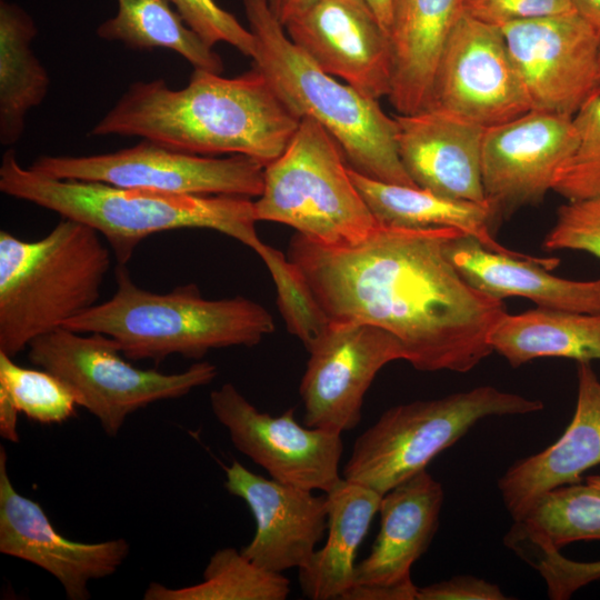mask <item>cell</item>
<instances>
[{
	"label": "cell",
	"instance_id": "12",
	"mask_svg": "<svg viewBox=\"0 0 600 600\" xmlns=\"http://www.w3.org/2000/svg\"><path fill=\"white\" fill-rule=\"evenodd\" d=\"M500 28L531 110L574 117L600 92V32L577 12Z\"/></svg>",
	"mask_w": 600,
	"mask_h": 600
},
{
	"label": "cell",
	"instance_id": "31",
	"mask_svg": "<svg viewBox=\"0 0 600 600\" xmlns=\"http://www.w3.org/2000/svg\"><path fill=\"white\" fill-rule=\"evenodd\" d=\"M0 400L40 423H61L76 413L70 388L44 369H29L0 352Z\"/></svg>",
	"mask_w": 600,
	"mask_h": 600
},
{
	"label": "cell",
	"instance_id": "39",
	"mask_svg": "<svg viewBox=\"0 0 600 600\" xmlns=\"http://www.w3.org/2000/svg\"><path fill=\"white\" fill-rule=\"evenodd\" d=\"M418 587L414 583L403 586L353 584L341 600H417Z\"/></svg>",
	"mask_w": 600,
	"mask_h": 600
},
{
	"label": "cell",
	"instance_id": "3",
	"mask_svg": "<svg viewBox=\"0 0 600 600\" xmlns=\"http://www.w3.org/2000/svg\"><path fill=\"white\" fill-rule=\"evenodd\" d=\"M0 190L94 229L108 242L117 264L127 266L141 241L163 231L214 230L254 252L263 243L256 230L258 220L251 198L171 194L54 179L22 167L14 149L2 156Z\"/></svg>",
	"mask_w": 600,
	"mask_h": 600
},
{
	"label": "cell",
	"instance_id": "2",
	"mask_svg": "<svg viewBox=\"0 0 600 600\" xmlns=\"http://www.w3.org/2000/svg\"><path fill=\"white\" fill-rule=\"evenodd\" d=\"M301 120L254 66L232 78L193 68L182 89L163 79L133 82L90 134L139 137L201 156L242 154L266 167Z\"/></svg>",
	"mask_w": 600,
	"mask_h": 600
},
{
	"label": "cell",
	"instance_id": "33",
	"mask_svg": "<svg viewBox=\"0 0 600 600\" xmlns=\"http://www.w3.org/2000/svg\"><path fill=\"white\" fill-rule=\"evenodd\" d=\"M578 144L559 170L552 190L568 201L600 196V92L573 117Z\"/></svg>",
	"mask_w": 600,
	"mask_h": 600
},
{
	"label": "cell",
	"instance_id": "32",
	"mask_svg": "<svg viewBox=\"0 0 600 600\" xmlns=\"http://www.w3.org/2000/svg\"><path fill=\"white\" fill-rule=\"evenodd\" d=\"M257 254L267 266L277 289V304L288 331L310 347L327 329L329 320L304 277L288 256L264 243Z\"/></svg>",
	"mask_w": 600,
	"mask_h": 600
},
{
	"label": "cell",
	"instance_id": "8",
	"mask_svg": "<svg viewBox=\"0 0 600 600\" xmlns=\"http://www.w3.org/2000/svg\"><path fill=\"white\" fill-rule=\"evenodd\" d=\"M542 409L538 399L491 386L394 406L356 439L342 478L384 494L426 470L480 420Z\"/></svg>",
	"mask_w": 600,
	"mask_h": 600
},
{
	"label": "cell",
	"instance_id": "34",
	"mask_svg": "<svg viewBox=\"0 0 600 600\" xmlns=\"http://www.w3.org/2000/svg\"><path fill=\"white\" fill-rule=\"evenodd\" d=\"M507 546L539 571L546 581L550 599H569L580 588L600 579V560H571L563 557L559 549L520 534L510 537Z\"/></svg>",
	"mask_w": 600,
	"mask_h": 600
},
{
	"label": "cell",
	"instance_id": "17",
	"mask_svg": "<svg viewBox=\"0 0 600 600\" xmlns=\"http://www.w3.org/2000/svg\"><path fill=\"white\" fill-rule=\"evenodd\" d=\"M0 552L28 561L62 586L70 600H87L92 580L113 574L130 552L124 539L84 543L61 536L42 507L20 494L7 469V452L0 447Z\"/></svg>",
	"mask_w": 600,
	"mask_h": 600
},
{
	"label": "cell",
	"instance_id": "15",
	"mask_svg": "<svg viewBox=\"0 0 600 600\" xmlns=\"http://www.w3.org/2000/svg\"><path fill=\"white\" fill-rule=\"evenodd\" d=\"M577 144L573 117L560 113L530 110L484 129L482 183L497 226L543 200Z\"/></svg>",
	"mask_w": 600,
	"mask_h": 600
},
{
	"label": "cell",
	"instance_id": "19",
	"mask_svg": "<svg viewBox=\"0 0 600 600\" xmlns=\"http://www.w3.org/2000/svg\"><path fill=\"white\" fill-rule=\"evenodd\" d=\"M401 162L413 183L447 198L487 203L483 127L442 109L394 116Z\"/></svg>",
	"mask_w": 600,
	"mask_h": 600
},
{
	"label": "cell",
	"instance_id": "26",
	"mask_svg": "<svg viewBox=\"0 0 600 600\" xmlns=\"http://www.w3.org/2000/svg\"><path fill=\"white\" fill-rule=\"evenodd\" d=\"M490 344L513 368L546 357L600 360V314L544 307L507 313L491 333Z\"/></svg>",
	"mask_w": 600,
	"mask_h": 600
},
{
	"label": "cell",
	"instance_id": "13",
	"mask_svg": "<svg viewBox=\"0 0 600 600\" xmlns=\"http://www.w3.org/2000/svg\"><path fill=\"white\" fill-rule=\"evenodd\" d=\"M307 351L299 387L303 424L340 433L360 423L364 396L378 372L404 360L401 342L368 323L329 322Z\"/></svg>",
	"mask_w": 600,
	"mask_h": 600
},
{
	"label": "cell",
	"instance_id": "28",
	"mask_svg": "<svg viewBox=\"0 0 600 600\" xmlns=\"http://www.w3.org/2000/svg\"><path fill=\"white\" fill-rule=\"evenodd\" d=\"M116 14L101 22L97 34L133 50L169 49L193 68L221 74L220 56L173 9L170 0H117Z\"/></svg>",
	"mask_w": 600,
	"mask_h": 600
},
{
	"label": "cell",
	"instance_id": "4",
	"mask_svg": "<svg viewBox=\"0 0 600 600\" xmlns=\"http://www.w3.org/2000/svg\"><path fill=\"white\" fill-rule=\"evenodd\" d=\"M116 283L111 298L62 327L112 338L128 360H199L213 349L254 347L276 328L270 312L246 297L207 299L194 283L153 292L136 284L126 264H117Z\"/></svg>",
	"mask_w": 600,
	"mask_h": 600
},
{
	"label": "cell",
	"instance_id": "37",
	"mask_svg": "<svg viewBox=\"0 0 600 600\" xmlns=\"http://www.w3.org/2000/svg\"><path fill=\"white\" fill-rule=\"evenodd\" d=\"M464 12L482 22L501 27L576 10L573 0H464Z\"/></svg>",
	"mask_w": 600,
	"mask_h": 600
},
{
	"label": "cell",
	"instance_id": "38",
	"mask_svg": "<svg viewBox=\"0 0 600 600\" xmlns=\"http://www.w3.org/2000/svg\"><path fill=\"white\" fill-rule=\"evenodd\" d=\"M499 586L472 576H457L418 587L417 600H507Z\"/></svg>",
	"mask_w": 600,
	"mask_h": 600
},
{
	"label": "cell",
	"instance_id": "10",
	"mask_svg": "<svg viewBox=\"0 0 600 600\" xmlns=\"http://www.w3.org/2000/svg\"><path fill=\"white\" fill-rule=\"evenodd\" d=\"M29 168L54 179L96 181L171 194L247 198L261 194L264 172V166L247 156H201L150 140L110 153L40 156Z\"/></svg>",
	"mask_w": 600,
	"mask_h": 600
},
{
	"label": "cell",
	"instance_id": "41",
	"mask_svg": "<svg viewBox=\"0 0 600 600\" xmlns=\"http://www.w3.org/2000/svg\"><path fill=\"white\" fill-rule=\"evenodd\" d=\"M576 12L600 32V0H573Z\"/></svg>",
	"mask_w": 600,
	"mask_h": 600
},
{
	"label": "cell",
	"instance_id": "43",
	"mask_svg": "<svg viewBox=\"0 0 600 600\" xmlns=\"http://www.w3.org/2000/svg\"><path fill=\"white\" fill-rule=\"evenodd\" d=\"M587 481L600 486V476H590L587 478Z\"/></svg>",
	"mask_w": 600,
	"mask_h": 600
},
{
	"label": "cell",
	"instance_id": "6",
	"mask_svg": "<svg viewBox=\"0 0 600 600\" xmlns=\"http://www.w3.org/2000/svg\"><path fill=\"white\" fill-rule=\"evenodd\" d=\"M110 266L101 236L70 219L34 241L1 230L0 352L14 358L98 304Z\"/></svg>",
	"mask_w": 600,
	"mask_h": 600
},
{
	"label": "cell",
	"instance_id": "24",
	"mask_svg": "<svg viewBox=\"0 0 600 600\" xmlns=\"http://www.w3.org/2000/svg\"><path fill=\"white\" fill-rule=\"evenodd\" d=\"M350 177L379 223L403 228L446 227L462 231L487 249L539 262L552 270L558 258L521 253L500 244L492 211L486 203L447 198L419 187L386 183L349 168Z\"/></svg>",
	"mask_w": 600,
	"mask_h": 600
},
{
	"label": "cell",
	"instance_id": "23",
	"mask_svg": "<svg viewBox=\"0 0 600 600\" xmlns=\"http://www.w3.org/2000/svg\"><path fill=\"white\" fill-rule=\"evenodd\" d=\"M463 13L464 0H393V77L388 98L398 113L431 108L441 53Z\"/></svg>",
	"mask_w": 600,
	"mask_h": 600
},
{
	"label": "cell",
	"instance_id": "9",
	"mask_svg": "<svg viewBox=\"0 0 600 600\" xmlns=\"http://www.w3.org/2000/svg\"><path fill=\"white\" fill-rule=\"evenodd\" d=\"M28 359L64 382L78 406L94 416L109 437H117L137 410L183 397L218 376L217 367L208 361L176 373L140 369L126 360L112 338L64 327L32 340Z\"/></svg>",
	"mask_w": 600,
	"mask_h": 600
},
{
	"label": "cell",
	"instance_id": "27",
	"mask_svg": "<svg viewBox=\"0 0 600 600\" xmlns=\"http://www.w3.org/2000/svg\"><path fill=\"white\" fill-rule=\"evenodd\" d=\"M37 33L23 8L0 1V142L6 147L21 139L28 112L43 101L50 86L31 47Z\"/></svg>",
	"mask_w": 600,
	"mask_h": 600
},
{
	"label": "cell",
	"instance_id": "40",
	"mask_svg": "<svg viewBox=\"0 0 600 600\" xmlns=\"http://www.w3.org/2000/svg\"><path fill=\"white\" fill-rule=\"evenodd\" d=\"M268 6L281 24L303 12L319 0H267Z\"/></svg>",
	"mask_w": 600,
	"mask_h": 600
},
{
	"label": "cell",
	"instance_id": "29",
	"mask_svg": "<svg viewBox=\"0 0 600 600\" xmlns=\"http://www.w3.org/2000/svg\"><path fill=\"white\" fill-rule=\"evenodd\" d=\"M290 581L280 572L263 569L241 550L223 548L209 559L201 582L170 588L158 582L148 586L144 600H284Z\"/></svg>",
	"mask_w": 600,
	"mask_h": 600
},
{
	"label": "cell",
	"instance_id": "5",
	"mask_svg": "<svg viewBox=\"0 0 600 600\" xmlns=\"http://www.w3.org/2000/svg\"><path fill=\"white\" fill-rule=\"evenodd\" d=\"M258 48L252 59L300 119L319 122L340 144L353 170L386 183L417 187L398 151V126L379 100L324 72L288 37L267 0H243Z\"/></svg>",
	"mask_w": 600,
	"mask_h": 600
},
{
	"label": "cell",
	"instance_id": "21",
	"mask_svg": "<svg viewBox=\"0 0 600 600\" xmlns=\"http://www.w3.org/2000/svg\"><path fill=\"white\" fill-rule=\"evenodd\" d=\"M443 499L441 483L427 470L382 494L380 529L369 554L356 564L353 584L413 583L411 568L437 532Z\"/></svg>",
	"mask_w": 600,
	"mask_h": 600
},
{
	"label": "cell",
	"instance_id": "14",
	"mask_svg": "<svg viewBox=\"0 0 600 600\" xmlns=\"http://www.w3.org/2000/svg\"><path fill=\"white\" fill-rule=\"evenodd\" d=\"M431 108L483 128L531 110L500 27L466 12L459 18L439 60Z\"/></svg>",
	"mask_w": 600,
	"mask_h": 600
},
{
	"label": "cell",
	"instance_id": "18",
	"mask_svg": "<svg viewBox=\"0 0 600 600\" xmlns=\"http://www.w3.org/2000/svg\"><path fill=\"white\" fill-rule=\"evenodd\" d=\"M226 490L250 509L256 531L241 552L259 567L282 573L306 566L328 526L327 494L267 479L239 461L224 468Z\"/></svg>",
	"mask_w": 600,
	"mask_h": 600
},
{
	"label": "cell",
	"instance_id": "1",
	"mask_svg": "<svg viewBox=\"0 0 600 600\" xmlns=\"http://www.w3.org/2000/svg\"><path fill=\"white\" fill-rule=\"evenodd\" d=\"M462 233L379 223L356 244L327 246L296 232L287 256L330 322L387 330L419 371L464 373L493 352L490 336L508 312L448 258Z\"/></svg>",
	"mask_w": 600,
	"mask_h": 600
},
{
	"label": "cell",
	"instance_id": "44",
	"mask_svg": "<svg viewBox=\"0 0 600 600\" xmlns=\"http://www.w3.org/2000/svg\"><path fill=\"white\" fill-rule=\"evenodd\" d=\"M598 86L600 88V52H599V66H598Z\"/></svg>",
	"mask_w": 600,
	"mask_h": 600
},
{
	"label": "cell",
	"instance_id": "35",
	"mask_svg": "<svg viewBox=\"0 0 600 600\" xmlns=\"http://www.w3.org/2000/svg\"><path fill=\"white\" fill-rule=\"evenodd\" d=\"M184 22L210 47L226 42L242 54L253 59L258 42L250 29H246L216 0H170Z\"/></svg>",
	"mask_w": 600,
	"mask_h": 600
},
{
	"label": "cell",
	"instance_id": "11",
	"mask_svg": "<svg viewBox=\"0 0 600 600\" xmlns=\"http://www.w3.org/2000/svg\"><path fill=\"white\" fill-rule=\"evenodd\" d=\"M210 407L233 447L270 478L323 493L341 481L342 433L301 426L293 408L261 412L230 382L210 393Z\"/></svg>",
	"mask_w": 600,
	"mask_h": 600
},
{
	"label": "cell",
	"instance_id": "30",
	"mask_svg": "<svg viewBox=\"0 0 600 600\" xmlns=\"http://www.w3.org/2000/svg\"><path fill=\"white\" fill-rule=\"evenodd\" d=\"M511 529L559 550L580 540H600V486L587 481L547 491Z\"/></svg>",
	"mask_w": 600,
	"mask_h": 600
},
{
	"label": "cell",
	"instance_id": "20",
	"mask_svg": "<svg viewBox=\"0 0 600 600\" xmlns=\"http://www.w3.org/2000/svg\"><path fill=\"white\" fill-rule=\"evenodd\" d=\"M577 376L576 410L563 434L544 450L514 462L498 480L513 521L547 491L577 483L584 471L600 464V380L590 362H578Z\"/></svg>",
	"mask_w": 600,
	"mask_h": 600
},
{
	"label": "cell",
	"instance_id": "36",
	"mask_svg": "<svg viewBox=\"0 0 600 600\" xmlns=\"http://www.w3.org/2000/svg\"><path fill=\"white\" fill-rule=\"evenodd\" d=\"M542 246L547 251L578 250L600 259V196L562 204Z\"/></svg>",
	"mask_w": 600,
	"mask_h": 600
},
{
	"label": "cell",
	"instance_id": "42",
	"mask_svg": "<svg viewBox=\"0 0 600 600\" xmlns=\"http://www.w3.org/2000/svg\"><path fill=\"white\" fill-rule=\"evenodd\" d=\"M372 9L382 27L389 32L392 24L393 0H364Z\"/></svg>",
	"mask_w": 600,
	"mask_h": 600
},
{
	"label": "cell",
	"instance_id": "7",
	"mask_svg": "<svg viewBox=\"0 0 600 600\" xmlns=\"http://www.w3.org/2000/svg\"><path fill=\"white\" fill-rule=\"evenodd\" d=\"M338 141L303 118L290 143L264 167L258 221L278 222L327 246L364 240L379 222L353 183Z\"/></svg>",
	"mask_w": 600,
	"mask_h": 600
},
{
	"label": "cell",
	"instance_id": "22",
	"mask_svg": "<svg viewBox=\"0 0 600 600\" xmlns=\"http://www.w3.org/2000/svg\"><path fill=\"white\" fill-rule=\"evenodd\" d=\"M446 249L460 274L496 299L523 297L538 307L600 314V279L557 277L539 262L491 251L464 233L451 239Z\"/></svg>",
	"mask_w": 600,
	"mask_h": 600
},
{
	"label": "cell",
	"instance_id": "16",
	"mask_svg": "<svg viewBox=\"0 0 600 600\" xmlns=\"http://www.w3.org/2000/svg\"><path fill=\"white\" fill-rule=\"evenodd\" d=\"M283 27L324 72L369 98L389 97L391 38L364 0H319Z\"/></svg>",
	"mask_w": 600,
	"mask_h": 600
},
{
	"label": "cell",
	"instance_id": "25",
	"mask_svg": "<svg viewBox=\"0 0 600 600\" xmlns=\"http://www.w3.org/2000/svg\"><path fill=\"white\" fill-rule=\"evenodd\" d=\"M326 494L327 540L298 569V580L308 599L341 600L354 583L356 554L379 511L382 494L343 478Z\"/></svg>",
	"mask_w": 600,
	"mask_h": 600
}]
</instances>
